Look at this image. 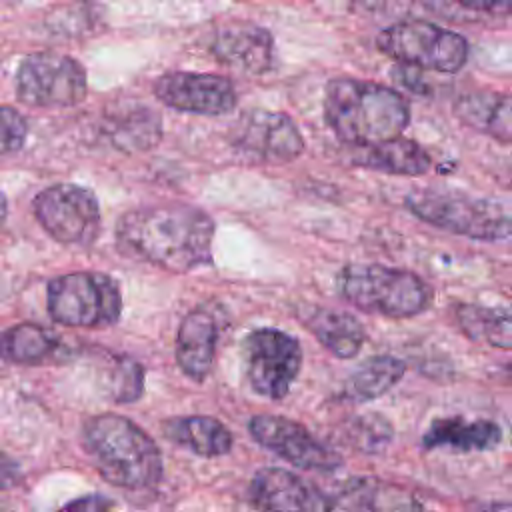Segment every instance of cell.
I'll list each match as a JSON object with an SVG mask.
<instances>
[{
    "instance_id": "1",
    "label": "cell",
    "mask_w": 512,
    "mask_h": 512,
    "mask_svg": "<svg viewBox=\"0 0 512 512\" xmlns=\"http://www.w3.org/2000/svg\"><path fill=\"white\" fill-rule=\"evenodd\" d=\"M212 240V218L180 202L134 208L116 226L122 252L170 272H190L212 264Z\"/></svg>"
},
{
    "instance_id": "2",
    "label": "cell",
    "mask_w": 512,
    "mask_h": 512,
    "mask_svg": "<svg viewBox=\"0 0 512 512\" xmlns=\"http://www.w3.org/2000/svg\"><path fill=\"white\" fill-rule=\"evenodd\" d=\"M322 108L328 128L348 150L398 138L412 118L400 90L350 76L328 80Z\"/></svg>"
},
{
    "instance_id": "3",
    "label": "cell",
    "mask_w": 512,
    "mask_h": 512,
    "mask_svg": "<svg viewBox=\"0 0 512 512\" xmlns=\"http://www.w3.org/2000/svg\"><path fill=\"white\" fill-rule=\"evenodd\" d=\"M82 446L98 474L124 490H144L160 482L162 452L152 436L126 416L104 412L82 426Z\"/></svg>"
},
{
    "instance_id": "4",
    "label": "cell",
    "mask_w": 512,
    "mask_h": 512,
    "mask_svg": "<svg viewBox=\"0 0 512 512\" xmlns=\"http://www.w3.org/2000/svg\"><path fill=\"white\" fill-rule=\"evenodd\" d=\"M336 288L354 308L392 320L414 318L434 302V290L420 274L386 264H346L336 276Z\"/></svg>"
},
{
    "instance_id": "5",
    "label": "cell",
    "mask_w": 512,
    "mask_h": 512,
    "mask_svg": "<svg viewBox=\"0 0 512 512\" xmlns=\"http://www.w3.org/2000/svg\"><path fill=\"white\" fill-rule=\"evenodd\" d=\"M404 208L420 222L478 242L512 238V216L496 202L460 190L418 188L404 196Z\"/></svg>"
},
{
    "instance_id": "6",
    "label": "cell",
    "mask_w": 512,
    "mask_h": 512,
    "mask_svg": "<svg viewBox=\"0 0 512 512\" xmlns=\"http://www.w3.org/2000/svg\"><path fill=\"white\" fill-rule=\"evenodd\" d=\"M376 48L394 62L440 74H456L468 64V40L428 20H400L376 34Z\"/></svg>"
},
{
    "instance_id": "7",
    "label": "cell",
    "mask_w": 512,
    "mask_h": 512,
    "mask_svg": "<svg viewBox=\"0 0 512 512\" xmlns=\"http://www.w3.org/2000/svg\"><path fill=\"white\" fill-rule=\"evenodd\" d=\"M48 314L72 328H104L120 320L122 294L118 282L102 272H70L50 280Z\"/></svg>"
},
{
    "instance_id": "8",
    "label": "cell",
    "mask_w": 512,
    "mask_h": 512,
    "mask_svg": "<svg viewBox=\"0 0 512 512\" xmlns=\"http://www.w3.org/2000/svg\"><path fill=\"white\" fill-rule=\"evenodd\" d=\"M242 368L258 396L282 400L300 374L302 346L284 330L256 328L242 340Z\"/></svg>"
},
{
    "instance_id": "9",
    "label": "cell",
    "mask_w": 512,
    "mask_h": 512,
    "mask_svg": "<svg viewBox=\"0 0 512 512\" xmlns=\"http://www.w3.org/2000/svg\"><path fill=\"white\" fill-rule=\"evenodd\" d=\"M88 90L84 66L64 54L36 52L16 70V96L38 108H68L84 100Z\"/></svg>"
},
{
    "instance_id": "10",
    "label": "cell",
    "mask_w": 512,
    "mask_h": 512,
    "mask_svg": "<svg viewBox=\"0 0 512 512\" xmlns=\"http://www.w3.org/2000/svg\"><path fill=\"white\" fill-rule=\"evenodd\" d=\"M40 226L60 244L90 246L100 232L96 196L78 184H52L32 202Z\"/></svg>"
},
{
    "instance_id": "11",
    "label": "cell",
    "mask_w": 512,
    "mask_h": 512,
    "mask_svg": "<svg viewBox=\"0 0 512 512\" xmlns=\"http://www.w3.org/2000/svg\"><path fill=\"white\" fill-rule=\"evenodd\" d=\"M232 148L254 164L280 166L304 152V136L296 122L274 110L244 112L230 132Z\"/></svg>"
},
{
    "instance_id": "12",
    "label": "cell",
    "mask_w": 512,
    "mask_h": 512,
    "mask_svg": "<svg viewBox=\"0 0 512 512\" xmlns=\"http://www.w3.org/2000/svg\"><path fill=\"white\" fill-rule=\"evenodd\" d=\"M250 436L288 464L310 472H334L342 466V456L320 442L300 422L278 414H256L248 422Z\"/></svg>"
},
{
    "instance_id": "13",
    "label": "cell",
    "mask_w": 512,
    "mask_h": 512,
    "mask_svg": "<svg viewBox=\"0 0 512 512\" xmlns=\"http://www.w3.org/2000/svg\"><path fill=\"white\" fill-rule=\"evenodd\" d=\"M156 98L180 112L220 116L236 106L234 84L218 74L166 72L154 82Z\"/></svg>"
},
{
    "instance_id": "14",
    "label": "cell",
    "mask_w": 512,
    "mask_h": 512,
    "mask_svg": "<svg viewBox=\"0 0 512 512\" xmlns=\"http://www.w3.org/2000/svg\"><path fill=\"white\" fill-rule=\"evenodd\" d=\"M258 512H334V502L316 484L286 468H260L248 486Z\"/></svg>"
},
{
    "instance_id": "15",
    "label": "cell",
    "mask_w": 512,
    "mask_h": 512,
    "mask_svg": "<svg viewBox=\"0 0 512 512\" xmlns=\"http://www.w3.org/2000/svg\"><path fill=\"white\" fill-rule=\"evenodd\" d=\"M210 52L226 68L258 76L274 64V38L266 28L250 22L228 24L214 34Z\"/></svg>"
},
{
    "instance_id": "16",
    "label": "cell",
    "mask_w": 512,
    "mask_h": 512,
    "mask_svg": "<svg viewBox=\"0 0 512 512\" xmlns=\"http://www.w3.org/2000/svg\"><path fill=\"white\" fill-rule=\"evenodd\" d=\"M502 442V428L488 418L468 420L464 416L434 418L424 436L422 446L426 450H450V452H488Z\"/></svg>"
},
{
    "instance_id": "17",
    "label": "cell",
    "mask_w": 512,
    "mask_h": 512,
    "mask_svg": "<svg viewBox=\"0 0 512 512\" xmlns=\"http://www.w3.org/2000/svg\"><path fill=\"white\" fill-rule=\"evenodd\" d=\"M218 342V322L212 312L196 308L188 312L176 334V362L194 382H204L212 370Z\"/></svg>"
},
{
    "instance_id": "18",
    "label": "cell",
    "mask_w": 512,
    "mask_h": 512,
    "mask_svg": "<svg viewBox=\"0 0 512 512\" xmlns=\"http://www.w3.org/2000/svg\"><path fill=\"white\" fill-rule=\"evenodd\" d=\"M452 114L474 132L502 144H512V94L470 90L452 102Z\"/></svg>"
},
{
    "instance_id": "19",
    "label": "cell",
    "mask_w": 512,
    "mask_h": 512,
    "mask_svg": "<svg viewBox=\"0 0 512 512\" xmlns=\"http://www.w3.org/2000/svg\"><path fill=\"white\" fill-rule=\"evenodd\" d=\"M350 162L358 168L392 176H424L432 170L430 152L412 138H392L380 144L348 150Z\"/></svg>"
},
{
    "instance_id": "20",
    "label": "cell",
    "mask_w": 512,
    "mask_h": 512,
    "mask_svg": "<svg viewBox=\"0 0 512 512\" xmlns=\"http://www.w3.org/2000/svg\"><path fill=\"white\" fill-rule=\"evenodd\" d=\"M302 324L330 354L342 360L354 358L366 342V330L362 322L342 310L310 306L302 314Z\"/></svg>"
},
{
    "instance_id": "21",
    "label": "cell",
    "mask_w": 512,
    "mask_h": 512,
    "mask_svg": "<svg viewBox=\"0 0 512 512\" xmlns=\"http://www.w3.org/2000/svg\"><path fill=\"white\" fill-rule=\"evenodd\" d=\"M162 434L172 444L202 458L224 456L232 450L234 438L226 424L214 416H176L162 424Z\"/></svg>"
},
{
    "instance_id": "22",
    "label": "cell",
    "mask_w": 512,
    "mask_h": 512,
    "mask_svg": "<svg viewBox=\"0 0 512 512\" xmlns=\"http://www.w3.org/2000/svg\"><path fill=\"white\" fill-rule=\"evenodd\" d=\"M336 500L358 512H422V502L410 490L378 478H350Z\"/></svg>"
},
{
    "instance_id": "23",
    "label": "cell",
    "mask_w": 512,
    "mask_h": 512,
    "mask_svg": "<svg viewBox=\"0 0 512 512\" xmlns=\"http://www.w3.org/2000/svg\"><path fill=\"white\" fill-rule=\"evenodd\" d=\"M66 352L60 338L48 328L22 322L0 332V358L20 366H40L60 362Z\"/></svg>"
},
{
    "instance_id": "24",
    "label": "cell",
    "mask_w": 512,
    "mask_h": 512,
    "mask_svg": "<svg viewBox=\"0 0 512 512\" xmlns=\"http://www.w3.org/2000/svg\"><path fill=\"white\" fill-rule=\"evenodd\" d=\"M106 136L124 152H142L158 144L162 124L156 110L142 102L120 104L106 116Z\"/></svg>"
},
{
    "instance_id": "25",
    "label": "cell",
    "mask_w": 512,
    "mask_h": 512,
    "mask_svg": "<svg viewBox=\"0 0 512 512\" xmlns=\"http://www.w3.org/2000/svg\"><path fill=\"white\" fill-rule=\"evenodd\" d=\"M406 372V364L390 354L366 358L344 382L342 394L352 402H370L392 390Z\"/></svg>"
},
{
    "instance_id": "26",
    "label": "cell",
    "mask_w": 512,
    "mask_h": 512,
    "mask_svg": "<svg viewBox=\"0 0 512 512\" xmlns=\"http://www.w3.org/2000/svg\"><path fill=\"white\" fill-rule=\"evenodd\" d=\"M454 320L468 340L490 348L512 350V314L462 302L454 306Z\"/></svg>"
},
{
    "instance_id": "27",
    "label": "cell",
    "mask_w": 512,
    "mask_h": 512,
    "mask_svg": "<svg viewBox=\"0 0 512 512\" xmlns=\"http://www.w3.org/2000/svg\"><path fill=\"white\" fill-rule=\"evenodd\" d=\"M144 392V368L128 356H116L108 372V394L114 402H134Z\"/></svg>"
},
{
    "instance_id": "28",
    "label": "cell",
    "mask_w": 512,
    "mask_h": 512,
    "mask_svg": "<svg viewBox=\"0 0 512 512\" xmlns=\"http://www.w3.org/2000/svg\"><path fill=\"white\" fill-rule=\"evenodd\" d=\"M28 136L26 118L10 106L0 104V156L12 154L22 148Z\"/></svg>"
},
{
    "instance_id": "29",
    "label": "cell",
    "mask_w": 512,
    "mask_h": 512,
    "mask_svg": "<svg viewBox=\"0 0 512 512\" xmlns=\"http://www.w3.org/2000/svg\"><path fill=\"white\" fill-rule=\"evenodd\" d=\"M56 512H114V500L104 494H86L70 500Z\"/></svg>"
},
{
    "instance_id": "30",
    "label": "cell",
    "mask_w": 512,
    "mask_h": 512,
    "mask_svg": "<svg viewBox=\"0 0 512 512\" xmlns=\"http://www.w3.org/2000/svg\"><path fill=\"white\" fill-rule=\"evenodd\" d=\"M456 4H460L462 8L468 10H476L482 14H490V16H512V0H454Z\"/></svg>"
},
{
    "instance_id": "31",
    "label": "cell",
    "mask_w": 512,
    "mask_h": 512,
    "mask_svg": "<svg viewBox=\"0 0 512 512\" xmlns=\"http://www.w3.org/2000/svg\"><path fill=\"white\" fill-rule=\"evenodd\" d=\"M18 478H20L18 464L10 456L0 452V490L14 486L18 482Z\"/></svg>"
},
{
    "instance_id": "32",
    "label": "cell",
    "mask_w": 512,
    "mask_h": 512,
    "mask_svg": "<svg viewBox=\"0 0 512 512\" xmlns=\"http://www.w3.org/2000/svg\"><path fill=\"white\" fill-rule=\"evenodd\" d=\"M484 512H512V502H494Z\"/></svg>"
},
{
    "instance_id": "33",
    "label": "cell",
    "mask_w": 512,
    "mask_h": 512,
    "mask_svg": "<svg viewBox=\"0 0 512 512\" xmlns=\"http://www.w3.org/2000/svg\"><path fill=\"white\" fill-rule=\"evenodd\" d=\"M6 212H8L6 198H4V194H2V190H0V230H2V224H4V220H6Z\"/></svg>"
},
{
    "instance_id": "34",
    "label": "cell",
    "mask_w": 512,
    "mask_h": 512,
    "mask_svg": "<svg viewBox=\"0 0 512 512\" xmlns=\"http://www.w3.org/2000/svg\"><path fill=\"white\" fill-rule=\"evenodd\" d=\"M506 374L512 378V362H508V364H506Z\"/></svg>"
},
{
    "instance_id": "35",
    "label": "cell",
    "mask_w": 512,
    "mask_h": 512,
    "mask_svg": "<svg viewBox=\"0 0 512 512\" xmlns=\"http://www.w3.org/2000/svg\"><path fill=\"white\" fill-rule=\"evenodd\" d=\"M510 172H512V168H510Z\"/></svg>"
}]
</instances>
